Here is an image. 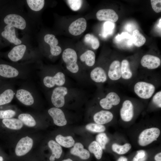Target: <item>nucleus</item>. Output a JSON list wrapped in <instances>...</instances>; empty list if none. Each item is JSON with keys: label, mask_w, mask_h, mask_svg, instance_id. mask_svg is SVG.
Instances as JSON below:
<instances>
[{"label": "nucleus", "mask_w": 161, "mask_h": 161, "mask_svg": "<svg viewBox=\"0 0 161 161\" xmlns=\"http://www.w3.org/2000/svg\"><path fill=\"white\" fill-rule=\"evenodd\" d=\"M62 58L66 64L67 69L72 73H77L79 70V66L77 63V55L73 49L68 48L63 51Z\"/></svg>", "instance_id": "f257e3e1"}, {"label": "nucleus", "mask_w": 161, "mask_h": 161, "mask_svg": "<svg viewBox=\"0 0 161 161\" xmlns=\"http://www.w3.org/2000/svg\"><path fill=\"white\" fill-rule=\"evenodd\" d=\"M160 130L157 128L152 127L146 129L140 134L138 142L141 146H146L156 140L160 134Z\"/></svg>", "instance_id": "f03ea898"}, {"label": "nucleus", "mask_w": 161, "mask_h": 161, "mask_svg": "<svg viewBox=\"0 0 161 161\" xmlns=\"http://www.w3.org/2000/svg\"><path fill=\"white\" fill-rule=\"evenodd\" d=\"M155 87L153 84L144 81L137 83L134 87L135 94L140 97L148 99L151 97L154 93Z\"/></svg>", "instance_id": "7ed1b4c3"}, {"label": "nucleus", "mask_w": 161, "mask_h": 161, "mask_svg": "<svg viewBox=\"0 0 161 161\" xmlns=\"http://www.w3.org/2000/svg\"><path fill=\"white\" fill-rule=\"evenodd\" d=\"M68 93L67 88L64 86H58L52 91L51 100L52 104L57 108L62 107L65 104V96Z\"/></svg>", "instance_id": "20e7f679"}, {"label": "nucleus", "mask_w": 161, "mask_h": 161, "mask_svg": "<svg viewBox=\"0 0 161 161\" xmlns=\"http://www.w3.org/2000/svg\"><path fill=\"white\" fill-rule=\"evenodd\" d=\"M33 140L28 136L21 138L18 142L15 149L16 155L21 156L26 154L31 149Z\"/></svg>", "instance_id": "39448f33"}, {"label": "nucleus", "mask_w": 161, "mask_h": 161, "mask_svg": "<svg viewBox=\"0 0 161 161\" xmlns=\"http://www.w3.org/2000/svg\"><path fill=\"white\" fill-rule=\"evenodd\" d=\"M4 21L7 25L21 30H24L26 26V22L24 18L21 16L15 14L7 15L4 18Z\"/></svg>", "instance_id": "423d86ee"}, {"label": "nucleus", "mask_w": 161, "mask_h": 161, "mask_svg": "<svg viewBox=\"0 0 161 161\" xmlns=\"http://www.w3.org/2000/svg\"><path fill=\"white\" fill-rule=\"evenodd\" d=\"M64 74L62 72H58L54 76H47L43 79L44 85L48 88H51L57 85L61 86L64 85L65 82Z\"/></svg>", "instance_id": "0eeeda50"}, {"label": "nucleus", "mask_w": 161, "mask_h": 161, "mask_svg": "<svg viewBox=\"0 0 161 161\" xmlns=\"http://www.w3.org/2000/svg\"><path fill=\"white\" fill-rule=\"evenodd\" d=\"M120 101L119 95L114 92L108 93L105 98L100 100V104L103 109H110L113 106L118 105Z\"/></svg>", "instance_id": "6e6552de"}, {"label": "nucleus", "mask_w": 161, "mask_h": 161, "mask_svg": "<svg viewBox=\"0 0 161 161\" xmlns=\"http://www.w3.org/2000/svg\"><path fill=\"white\" fill-rule=\"evenodd\" d=\"M86 25V21L84 18H79L71 24L69 27V31L72 35H79L85 30Z\"/></svg>", "instance_id": "1a4fd4ad"}, {"label": "nucleus", "mask_w": 161, "mask_h": 161, "mask_svg": "<svg viewBox=\"0 0 161 161\" xmlns=\"http://www.w3.org/2000/svg\"><path fill=\"white\" fill-rule=\"evenodd\" d=\"M48 113L52 118L54 123L58 126H63L67 123L64 114L59 108L53 107L49 109Z\"/></svg>", "instance_id": "9d476101"}, {"label": "nucleus", "mask_w": 161, "mask_h": 161, "mask_svg": "<svg viewBox=\"0 0 161 161\" xmlns=\"http://www.w3.org/2000/svg\"><path fill=\"white\" fill-rule=\"evenodd\" d=\"M120 115L122 119L125 122L131 120L134 116V107L131 101L125 100L120 110Z\"/></svg>", "instance_id": "9b49d317"}, {"label": "nucleus", "mask_w": 161, "mask_h": 161, "mask_svg": "<svg viewBox=\"0 0 161 161\" xmlns=\"http://www.w3.org/2000/svg\"><path fill=\"white\" fill-rule=\"evenodd\" d=\"M96 16L97 19L100 21L115 22L118 19V16L116 12L109 9L99 10L97 12Z\"/></svg>", "instance_id": "f8f14e48"}, {"label": "nucleus", "mask_w": 161, "mask_h": 161, "mask_svg": "<svg viewBox=\"0 0 161 161\" xmlns=\"http://www.w3.org/2000/svg\"><path fill=\"white\" fill-rule=\"evenodd\" d=\"M140 63L142 66L149 69L157 68L161 64L160 59L158 57L150 55H145L142 58Z\"/></svg>", "instance_id": "ddd939ff"}, {"label": "nucleus", "mask_w": 161, "mask_h": 161, "mask_svg": "<svg viewBox=\"0 0 161 161\" xmlns=\"http://www.w3.org/2000/svg\"><path fill=\"white\" fill-rule=\"evenodd\" d=\"M1 35L9 42L16 45H19L22 43L21 41L16 37L15 27L12 26L7 25L5 26Z\"/></svg>", "instance_id": "4468645a"}, {"label": "nucleus", "mask_w": 161, "mask_h": 161, "mask_svg": "<svg viewBox=\"0 0 161 161\" xmlns=\"http://www.w3.org/2000/svg\"><path fill=\"white\" fill-rule=\"evenodd\" d=\"M45 42L49 44L50 47V52L52 55L57 56L60 54L62 50L61 47L58 45V40L53 34H47L44 36Z\"/></svg>", "instance_id": "2eb2a0df"}, {"label": "nucleus", "mask_w": 161, "mask_h": 161, "mask_svg": "<svg viewBox=\"0 0 161 161\" xmlns=\"http://www.w3.org/2000/svg\"><path fill=\"white\" fill-rule=\"evenodd\" d=\"M26 49V47L23 44L15 46L8 54L9 59L13 62H16L21 60L23 57Z\"/></svg>", "instance_id": "dca6fc26"}, {"label": "nucleus", "mask_w": 161, "mask_h": 161, "mask_svg": "<svg viewBox=\"0 0 161 161\" xmlns=\"http://www.w3.org/2000/svg\"><path fill=\"white\" fill-rule=\"evenodd\" d=\"M113 117V114L110 112L106 110H101L95 114L93 119L96 123L103 125L110 122Z\"/></svg>", "instance_id": "f3484780"}, {"label": "nucleus", "mask_w": 161, "mask_h": 161, "mask_svg": "<svg viewBox=\"0 0 161 161\" xmlns=\"http://www.w3.org/2000/svg\"><path fill=\"white\" fill-rule=\"evenodd\" d=\"M70 153L83 160L88 159L90 156L89 151L84 149L83 145L80 143H75L73 147L70 150Z\"/></svg>", "instance_id": "a211bd4d"}, {"label": "nucleus", "mask_w": 161, "mask_h": 161, "mask_svg": "<svg viewBox=\"0 0 161 161\" xmlns=\"http://www.w3.org/2000/svg\"><path fill=\"white\" fill-rule=\"evenodd\" d=\"M17 99L22 103L27 106H30L34 103V98L30 92L25 89H20L16 94Z\"/></svg>", "instance_id": "6ab92c4d"}, {"label": "nucleus", "mask_w": 161, "mask_h": 161, "mask_svg": "<svg viewBox=\"0 0 161 161\" xmlns=\"http://www.w3.org/2000/svg\"><path fill=\"white\" fill-rule=\"evenodd\" d=\"M121 64L118 60L113 61L110 65L108 72V76L111 80H116L121 77Z\"/></svg>", "instance_id": "aec40b11"}, {"label": "nucleus", "mask_w": 161, "mask_h": 161, "mask_svg": "<svg viewBox=\"0 0 161 161\" xmlns=\"http://www.w3.org/2000/svg\"><path fill=\"white\" fill-rule=\"evenodd\" d=\"M19 74L15 68L5 64H0V77L7 78L16 77Z\"/></svg>", "instance_id": "412c9836"}, {"label": "nucleus", "mask_w": 161, "mask_h": 161, "mask_svg": "<svg viewBox=\"0 0 161 161\" xmlns=\"http://www.w3.org/2000/svg\"><path fill=\"white\" fill-rule=\"evenodd\" d=\"M90 76L93 81L97 83H104L107 80V76L103 69L100 67L94 68L91 72Z\"/></svg>", "instance_id": "4be33fe9"}, {"label": "nucleus", "mask_w": 161, "mask_h": 161, "mask_svg": "<svg viewBox=\"0 0 161 161\" xmlns=\"http://www.w3.org/2000/svg\"><path fill=\"white\" fill-rule=\"evenodd\" d=\"M2 122L6 127L11 129L19 130L23 126L22 122L16 118L3 119Z\"/></svg>", "instance_id": "5701e85b"}, {"label": "nucleus", "mask_w": 161, "mask_h": 161, "mask_svg": "<svg viewBox=\"0 0 161 161\" xmlns=\"http://www.w3.org/2000/svg\"><path fill=\"white\" fill-rule=\"evenodd\" d=\"M80 59L82 61L84 62L87 66H92L95 62V53L91 50H87L80 55Z\"/></svg>", "instance_id": "b1692460"}, {"label": "nucleus", "mask_w": 161, "mask_h": 161, "mask_svg": "<svg viewBox=\"0 0 161 161\" xmlns=\"http://www.w3.org/2000/svg\"><path fill=\"white\" fill-rule=\"evenodd\" d=\"M55 140L60 145L66 148L72 147L75 143V141L70 136L64 137L59 134L56 137Z\"/></svg>", "instance_id": "393cba45"}, {"label": "nucleus", "mask_w": 161, "mask_h": 161, "mask_svg": "<svg viewBox=\"0 0 161 161\" xmlns=\"http://www.w3.org/2000/svg\"><path fill=\"white\" fill-rule=\"evenodd\" d=\"M14 95L13 91L11 89H5L0 93V106L10 103Z\"/></svg>", "instance_id": "a878e982"}, {"label": "nucleus", "mask_w": 161, "mask_h": 161, "mask_svg": "<svg viewBox=\"0 0 161 161\" xmlns=\"http://www.w3.org/2000/svg\"><path fill=\"white\" fill-rule=\"evenodd\" d=\"M121 76L126 80L131 78L132 76V73L130 67L129 63L128 60H123L120 65Z\"/></svg>", "instance_id": "bb28decb"}, {"label": "nucleus", "mask_w": 161, "mask_h": 161, "mask_svg": "<svg viewBox=\"0 0 161 161\" xmlns=\"http://www.w3.org/2000/svg\"><path fill=\"white\" fill-rule=\"evenodd\" d=\"M88 149L91 153H93L96 158L100 159L103 154V149L99 144L96 141H92L89 145Z\"/></svg>", "instance_id": "cd10ccee"}, {"label": "nucleus", "mask_w": 161, "mask_h": 161, "mask_svg": "<svg viewBox=\"0 0 161 161\" xmlns=\"http://www.w3.org/2000/svg\"><path fill=\"white\" fill-rule=\"evenodd\" d=\"M48 145L52 152V155L56 159L60 158L62 152L61 146L55 141L51 140L49 141Z\"/></svg>", "instance_id": "c85d7f7f"}, {"label": "nucleus", "mask_w": 161, "mask_h": 161, "mask_svg": "<svg viewBox=\"0 0 161 161\" xmlns=\"http://www.w3.org/2000/svg\"><path fill=\"white\" fill-rule=\"evenodd\" d=\"M18 119L23 123L26 126L32 127L35 126L36 122L34 118L30 114L27 113H23L20 114L18 116Z\"/></svg>", "instance_id": "c756f323"}, {"label": "nucleus", "mask_w": 161, "mask_h": 161, "mask_svg": "<svg viewBox=\"0 0 161 161\" xmlns=\"http://www.w3.org/2000/svg\"><path fill=\"white\" fill-rule=\"evenodd\" d=\"M132 41L134 45L137 47H139L143 46L146 42V38L138 30L136 29L133 32Z\"/></svg>", "instance_id": "7c9ffc66"}, {"label": "nucleus", "mask_w": 161, "mask_h": 161, "mask_svg": "<svg viewBox=\"0 0 161 161\" xmlns=\"http://www.w3.org/2000/svg\"><path fill=\"white\" fill-rule=\"evenodd\" d=\"M84 41L86 44L90 45L94 49H97L100 46L98 39L92 34L89 33L86 34L85 36Z\"/></svg>", "instance_id": "2f4dec72"}, {"label": "nucleus", "mask_w": 161, "mask_h": 161, "mask_svg": "<svg viewBox=\"0 0 161 161\" xmlns=\"http://www.w3.org/2000/svg\"><path fill=\"white\" fill-rule=\"evenodd\" d=\"M131 147V145L129 143H126L123 145L114 143L112 146L113 151L119 154H123L126 153L129 151Z\"/></svg>", "instance_id": "473e14b6"}, {"label": "nucleus", "mask_w": 161, "mask_h": 161, "mask_svg": "<svg viewBox=\"0 0 161 161\" xmlns=\"http://www.w3.org/2000/svg\"><path fill=\"white\" fill-rule=\"evenodd\" d=\"M26 1L30 9L35 11L41 10L44 7L45 2L44 0H27Z\"/></svg>", "instance_id": "72a5a7b5"}, {"label": "nucleus", "mask_w": 161, "mask_h": 161, "mask_svg": "<svg viewBox=\"0 0 161 161\" xmlns=\"http://www.w3.org/2000/svg\"><path fill=\"white\" fill-rule=\"evenodd\" d=\"M85 128L87 130L95 133H102L106 130L104 126L95 123H89L86 126Z\"/></svg>", "instance_id": "f704fd0d"}, {"label": "nucleus", "mask_w": 161, "mask_h": 161, "mask_svg": "<svg viewBox=\"0 0 161 161\" xmlns=\"http://www.w3.org/2000/svg\"><path fill=\"white\" fill-rule=\"evenodd\" d=\"M96 140V141L103 149H105L106 145L109 141V139L106 134L103 132L100 133L97 135Z\"/></svg>", "instance_id": "c9c22d12"}, {"label": "nucleus", "mask_w": 161, "mask_h": 161, "mask_svg": "<svg viewBox=\"0 0 161 161\" xmlns=\"http://www.w3.org/2000/svg\"><path fill=\"white\" fill-rule=\"evenodd\" d=\"M16 114V112L12 110H0V119L11 118Z\"/></svg>", "instance_id": "e433bc0d"}, {"label": "nucleus", "mask_w": 161, "mask_h": 161, "mask_svg": "<svg viewBox=\"0 0 161 161\" xmlns=\"http://www.w3.org/2000/svg\"><path fill=\"white\" fill-rule=\"evenodd\" d=\"M66 2L70 8L74 11L80 9L82 3V1L80 0H68Z\"/></svg>", "instance_id": "4c0bfd02"}, {"label": "nucleus", "mask_w": 161, "mask_h": 161, "mask_svg": "<svg viewBox=\"0 0 161 161\" xmlns=\"http://www.w3.org/2000/svg\"><path fill=\"white\" fill-rule=\"evenodd\" d=\"M147 154L143 150L138 151L136 154L133 158L132 161H146L147 159Z\"/></svg>", "instance_id": "58836bf2"}, {"label": "nucleus", "mask_w": 161, "mask_h": 161, "mask_svg": "<svg viewBox=\"0 0 161 161\" xmlns=\"http://www.w3.org/2000/svg\"><path fill=\"white\" fill-rule=\"evenodd\" d=\"M152 7L154 10L157 13H159L161 11V0H151Z\"/></svg>", "instance_id": "ea45409f"}, {"label": "nucleus", "mask_w": 161, "mask_h": 161, "mask_svg": "<svg viewBox=\"0 0 161 161\" xmlns=\"http://www.w3.org/2000/svg\"><path fill=\"white\" fill-rule=\"evenodd\" d=\"M153 103L159 108L161 107V91L157 92L152 98Z\"/></svg>", "instance_id": "a19ab883"}, {"label": "nucleus", "mask_w": 161, "mask_h": 161, "mask_svg": "<svg viewBox=\"0 0 161 161\" xmlns=\"http://www.w3.org/2000/svg\"><path fill=\"white\" fill-rule=\"evenodd\" d=\"M112 23L111 22H106L104 25V29L106 32H108L112 29Z\"/></svg>", "instance_id": "79ce46f5"}, {"label": "nucleus", "mask_w": 161, "mask_h": 161, "mask_svg": "<svg viewBox=\"0 0 161 161\" xmlns=\"http://www.w3.org/2000/svg\"><path fill=\"white\" fill-rule=\"evenodd\" d=\"M154 159L155 161H161V153L160 152L156 154Z\"/></svg>", "instance_id": "37998d69"}, {"label": "nucleus", "mask_w": 161, "mask_h": 161, "mask_svg": "<svg viewBox=\"0 0 161 161\" xmlns=\"http://www.w3.org/2000/svg\"><path fill=\"white\" fill-rule=\"evenodd\" d=\"M117 161H128L127 158L125 157L122 156L120 157Z\"/></svg>", "instance_id": "c03bdc74"}, {"label": "nucleus", "mask_w": 161, "mask_h": 161, "mask_svg": "<svg viewBox=\"0 0 161 161\" xmlns=\"http://www.w3.org/2000/svg\"><path fill=\"white\" fill-rule=\"evenodd\" d=\"M55 156L52 154L49 157V160L50 161H55Z\"/></svg>", "instance_id": "a18cd8bd"}, {"label": "nucleus", "mask_w": 161, "mask_h": 161, "mask_svg": "<svg viewBox=\"0 0 161 161\" xmlns=\"http://www.w3.org/2000/svg\"><path fill=\"white\" fill-rule=\"evenodd\" d=\"M61 161H73L72 159L68 158L62 160Z\"/></svg>", "instance_id": "49530a36"}, {"label": "nucleus", "mask_w": 161, "mask_h": 161, "mask_svg": "<svg viewBox=\"0 0 161 161\" xmlns=\"http://www.w3.org/2000/svg\"><path fill=\"white\" fill-rule=\"evenodd\" d=\"M4 159L2 157L0 156V161H3Z\"/></svg>", "instance_id": "de8ad7c7"}]
</instances>
